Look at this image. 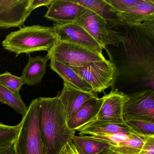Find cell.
Wrapping results in <instances>:
<instances>
[{"label": "cell", "instance_id": "1", "mask_svg": "<svg viewBox=\"0 0 154 154\" xmlns=\"http://www.w3.org/2000/svg\"><path fill=\"white\" fill-rule=\"evenodd\" d=\"M121 48L109 55L116 67L114 85L137 86L154 91V20L135 26L125 24Z\"/></svg>", "mask_w": 154, "mask_h": 154}, {"label": "cell", "instance_id": "2", "mask_svg": "<svg viewBox=\"0 0 154 154\" xmlns=\"http://www.w3.org/2000/svg\"><path fill=\"white\" fill-rule=\"evenodd\" d=\"M38 99L39 128L46 154H58L71 140L75 131L68 127L66 114L58 96Z\"/></svg>", "mask_w": 154, "mask_h": 154}, {"label": "cell", "instance_id": "3", "mask_svg": "<svg viewBox=\"0 0 154 154\" xmlns=\"http://www.w3.org/2000/svg\"><path fill=\"white\" fill-rule=\"evenodd\" d=\"M58 41L53 27L34 25L11 32L2 41L3 48L17 54L48 51Z\"/></svg>", "mask_w": 154, "mask_h": 154}, {"label": "cell", "instance_id": "4", "mask_svg": "<svg viewBox=\"0 0 154 154\" xmlns=\"http://www.w3.org/2000/svg\"><path fill=\"white\" fill-rule=\"evenodd\" d=\"M20 124L14 142L17 154H46L39 128L38 98L32 101Z\"/></svg>", "mask_w": 154, "mask_h": 154}, {"label": "cell", "instance_id": "5", "mask_svg": "<svg viewBox=\"0 0 154 154\" xmlns=\"http://www.w3.org/2000/svg\"><path fill=\"white\" fill-rule=\"evenodd\" d=\"M92 89L101 93L114 84L116 77L115 66L109 60L91 62L79 67H70Z\"/></svg>", "mask_w": 154, "mask_h": 154}, {"label": "cell", "instance_id": "6", "mask_svg": "<svg viewBox=\"0 0 154 154\" xmlns=\"http://www.w3.org/2000/svg\"><path fill=\"white\" fill-rule=\"evenodd\" d=\"M49 60L62 63L69 67H79L106 58L103 54L70 43L57 41L48 52Z\"/></svg>", "mask_w": 154, "mask_h": 154}, {"label": "cell", "instance_id": "7", "mask_svg": "<svg viewBox=\"0 0 154 154\" xmlns=\"http://www.w3.org/2000/svg\"><path fill=\"white\" fill-rule=\"evenodd\" d=\"M75 23L83 28L105 50L109 46L118 47L123 42L121 33L109 28L105 20L89 10H86Z\"/></svg>", "mask_w": 154, "mask_h": 154}, {"label": "cell", "instance_id": "8", "mask_svg": "<svg viewBox=\"0 0 154 154\" xmlns=\"http://www.w3.org/2000/svg\"><path fill=\"white\" fill-rule=\"evenodd\" d=\"M124 121L135 119L154 122V91L145 89L128 94L122 109Z\"/></svg>", "mask_w": 154, "mask_h": 154}, {"label": "cell", "instance_id": "9", "mask_svg": "<svg viewBox=\"0 0 154 154\" xmlns=\"http://www.w3.org/2000/svg\"><path fill=\"white\" fill-rule=\"evenodd\" d=\"M59 42H67L103 54L101 46L83 28L75 22L54 24L52 27Z\"/></svg>", "mask_w": 154, "mask_h": 154}, {"label": "cell", "instance_id": "10", "mask_svg": "<svg viewBox=\"0 0 154 154\" xmlns=\"http://www.w3.org/2000/svg\"><path fill=\"white\" fill-rule=\"evenodd\" d=\"M31 0H0V28L25 27V23L31 12Z\"/></svg>", "mask_w": 154, "mask_h": 154}, {"label": "cell", "instance_id": "11", "mask_svg": "<svg viewBox=\"0 0 154 154\" xmlns=\"http://www.w3.org/2000/svg\"><path fill=\"white\" fill-rule=\"evenodd\" d=\"M103 101L95 120L124 124L122 109L128 94L115 89L102 97Z\"/></svg>", "mask_w": 154, "mask_h": 154}, {"label": "cell", "instance_id": "12", "mask_svg": "<svg viewBox=\"0 0 154 154\" xmlns=\"http://www.w3.org/2000/svg\"><path fill=\"white\" fill-rule=\"evenodd\" d=\"M86 10L72 0H53L45 17L57 24L74 23Z\"/></svg>", "mask_w": 154, "mask_h": 154}, {"label": "cell", "instance_id": "13", "mask_svg": "<svg viewBox=\"0 0 154 154\" xmlns=\"http://www.w3.org/2000/svg\"><path fill=\"white\" fill-rule=\"evenodd\" d=\"M57 96L62 103L67 121L85 103L98 98L97 93L92 91H84L65 82L62 91Z\"/></svg>", "mask_w": 154, "mask_h": 154}, {"label": "cell", "instance_id": "14", "mask_svg": "<svg viewBox=\"0 0 154 154\" xmlns=\"http://www.w3.org/2000/svg\"><path fill=\"white\" fill-rule=\"evenodd\" d=\"M103 19L109 28L125 24L118 12L106 0H72Z\"/></svg>", "mask_w": 154, "mask_h": 154}, {"label": "cell", "instance_id": "15", "mask_svg": "<svg viewBox=\"0 0 154 154\" xmlns=\"http://www.w3.org/2000/svg\"><path fill=\"white\" fill-rule=\"evenodd\" d=\"M103 101V99L101 97L91 99L85 103L67 120L69 128L75 131L95 120L101 107Z\"/></svg>", "mask_w": 154, "mask_h": 154}, {"label": "cell", "instance_id": "16", "mask_svg": "<svg viewBox=\"0 0 154 154\" xmlns=\"http://www.w3.org/2000/svg\"><path fill=\"white\" fill-rule=\"evenodd\" d=\"M118 14L129 26H135L154 20V1L140 0L139 3L125 12Z\"/></svg>", "mask_w": 154, "mask_h": 154}, {"label": "cell", "instance_id": "17", "mask_svg": "<svg viewBox=\"0 0 154 154\" xmlns=\"http://www.w3.org/2000/svg\"><path fill=\"white\" fill-rule=\"evenodd\" d=\"M78 131L80 135L92 136H109L118 134L138 135L125 124H116L95 119L78 130Z\"/></svg>", "mask_w": 154, "mask_h": 154}, {"label": "cell", "instance_id": "18", "mask_svg": "<svg viewBox=\"0 0 154 154\" xmlns=\"http://www.w3.org/2000/svg\"><path fill=\"white\" fill-rule=\"evenodd\" d=\"M48 60L47 56L42 57L39 56L31 57L29 55L28 61L23 69L21 76L24 84L36 85L41 83L46 73Z\"/></svg>", "mask_w": 154, "mask_h": 154}, {"label": "cell", "instance_id": "19", "mask_svg": "<svg viewBox=\"0 0 154 154\" xmlns=\"http://www.w3.org/2000/svg\"><path fill=\"white\" fill-rule=\"evenodd\" d=\"M71 140L79 154H105L112 146L105 140L92 136L74 135Z\"/></svg>", "mask_w": 154, "mask_h": 154}, {"label": "cell", "instance_id": "20", "mask_svg": "<svg viewBox=\"0 0 154 154\" xmlns=\"http://www.w3.org/2000/svg\"><path fill=\"white\" fill-rule=\"evenodd\" d=\"M49 66L63 80L64 82L84 91H92L91 86L71 67L55 60H50Z\"/></svg>", "mask_w": 154, "mask_h": 154}, {"label": "cell", "instance_id": "21", "mask_svg": "<svg viewBox=\"0 0 154 154\" xmlns=\"http://www.w3.org/2000/svg\"><path fill=\"white\" fill-rule=\"evenodd\" d=\"M147 137L131 134L110 149L115 154H138Z\"/></svg>", "mask_w": 154, "mask_h": 154}, {"label": "cell", "instance_id": "22", "mask_svg": "<svg viewBox=\"0 0 154 154\" xmlns=\"http://www.w3.org/2000/svg\"><path fill=\"white\" fill-rule=\"evenodd\" d=\"M0 102L13 108L17 112L24 116L28 107L22 100L19 93L13 92L0 84Z\"/></svg>", "mask_w": 154, "mask_h": 154}, {"label": "cell", "instance_id": "23", "mask_svg": "<svg viewBox=\"0 0 154 154\" xmlns=\"http://www.w3.org/2000/svg\"><path fill=\"white\" fill-rule=\"evenodd\" d=\"M20 126V123L15 126H9L0 122V149L9 146L14 143Z\"/></svg>", "mask_w": 154, "mask_h": 154}, {"label": "cell", "instance_id": "24", "mask_svg": "<svg viewBox=\"0 0 154 154\" xmlns=\"http://www.w3.org/2000/svg\"><path fill=\"white\" fill-rule=\"evenodd\" d=\"M124 124L138 135L145 137L154 136V122L130 119L124 121Z\"/></svg>", "mask_w": 154, "mask_h": 154}, {"label": "cell", "instance_id": "25", "mask_svg": "<svg viewBox=\"0 0 154 154\" xmlns=\"http://www.w3.org/2000/svg\"><path fill=\"white\" fill-rule=\"evenodd\" d=\"M0 84L16 93H19L20 90L24 85L21 76L13 75L8 72L0 74Z\"/></svg>", "mask_w": 154, "mask_h": 154}, {"label": "cell", "instance_id": "26", "mask_svg": "<svg viewBox=\"0 0 154 154\" xmlns=\"http://www.w3.org/2000/svg\"><path fill=\"white\" fill-rule=\"evenodd\" d=\"M118 13L125 12L140 2V0H106Z\"/></svg>", "mask_w": 154, "mask_h": 154}, {"label": "cell", "instance_id": "27", "mask_svg": "<svg viewBox=\"0 0 154 154\" xmlns=\"http://www.w3.org/2000/svg\"><path fill=\"white\" fill-rule=\"evenodd\" d=\"M138 154H154V136L147 137Z\"/></svg>", "mask_w": 154, "mask_h": 154}, {"label": "cell", "instance_id": "28", "mask_svg": "<svg viewBox=\"0 0 154 154\" xmlns=\"http://www.w3.org/2000/svg\"><path fill=\"white\" fill-rule=\"evenodd\" d=\"M53 2V0H31L29 4V10L32 12L34 10L42 6L48 7Z\"/></svg>", "mask_w": 154, "mask_h": 154}, {"label": "cell", "instance_id": "29", "mask_svg": "<svg viewBox=\"0 0 154 154\" xmlns=\"http://www.w3.org/2000/svg\"><path fill=\"white\" fill-rule=\"evenodd\" d=\"M58 154H79L72 140L67 142Z\"/></svg>", "mask_w": 154, "mask_h": 154}, {"label": "cell", "instance_id": "30", "mask_svg": "<svg viewBox=\"0 0 154 154\" xmlns=\"http://www.w3.org/2000/svg\"><path fill=\"white\" fill-rule=\"evenodd\" d=\"M0 154H17L15 149V143H13L9 146L1 149Z\"/></svg>", "mask_w": 154, "mask_h": 154}, {"label": "cell", "instance_id": "31", "mask_svg": "<svg viewBox=\"0 0 154 154\" xmlns=\"http://www.w3.org/2000/svg\"><path fill=\"white\" fill-rule=\"evenodd\" d=\"M105 154H115V153H114V152H113V151H112L111 150H110V149H109V151H108V152H107V153H106Z\"/></svg>", "mask_w": 154, "mask_h": 154}]
</instances>
